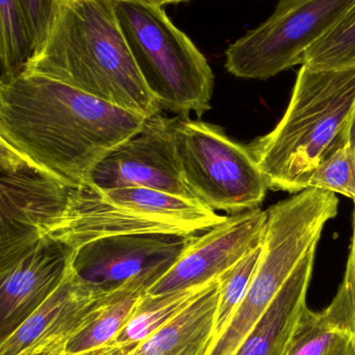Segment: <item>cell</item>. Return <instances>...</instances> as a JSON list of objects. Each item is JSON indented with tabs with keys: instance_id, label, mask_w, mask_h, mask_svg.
I'll list each match as a JSON object with an SVG mask.
<instances>
[{
	"instance_id": "obj_23",
	"label": "cell",
	"mask_w": 355,
	"mask_h": 355,
	"mask_svg": "<svg viewBox=\"0 0 355 355\" xmlns=\"http://www.w3.org/2000/svg\"><path fill=\"white\" fill-rule=\"evenodd\" d=\"M331 318L349 331L355 338V200L354 232L350 243L349 257L343 283L329 308L325 309Z\"/></svg>"
},
{
	"instance_id": "obj_7",
	"label": "cell",
	"mask_w": 355,
	"mask_h": 355,
	"mask_svg": "<svg viewBox=\"0 0 355 355\" xmlns=\"http://www.w3.org/2000/svg\"><path fill=\"white\" fill-rule=\"evenodd\" d=\"M174 135L181 172L196 200L231 215L260 208L269 188L248 147L220 127L179 116Z\"/></svg>"
},
{
	"instance_id": "obj_4",
	"label": "cell",
	"mask_w": 355,
	"mask_h": 355,
	"mask_svg": "<svg viewBox=\"0 0 355 355\" xmlns=\"http://www.w3.org/2000/svg\"><path fill=\"white\" fill-rule=\"evenodd\" d=\"M226 218L197 200L144 187L85 183L71 188L64 214L47 236L76 250L110 236L199 235Z\"/></svg>"
},
{
	"instance_id": "obj_18",
	"label": "cell",
	"mask_w": 355,
	"mask_h": 355,
	"mask_svg": "<svg viewBox=\"0 0 355 355\" xmlns=\"http://www.w3.org/2000/svg\"><path fill=\"white\" fill-rule=\"evenodd\" d=\"M35 45L20 0H0V85L24 74Z\"/></svg>"
},
{
	"instance_id": "obj_28",
	"label": "cell",
	"mask_w": 355,
	"mask_h": 355,
	"mask_svg": "<svg viewBox=\"0 0 355 355\" xmlns=\"http://www.w3.org/2000/svg\"><path fill=\"white\" fill-rule=\"evenodd\" d=\"M19 355H67L64 352H54V350H42V352H25Z\"/></svg>"
},
{
	"instance_id": "obj_11",
	"label": "cell",
	"mask_w": 355,
	"mask_h": 355,
	"mask_svg": "<svg viewBox=\"0 0 355 355\" xmlns=\"http://www.w3.org/2000/svg\"><path fill=\"white\" fill-rule=\"evenodd\" d=\"M175 122L176 118L162 112L146 119L138 132L96 166L88 183L100 188L144 187L196 200L177 157Z\"/></svg>"
},
{
	"instance_id": "obj_2",
	"label": "cell",
	"mask_w": 355,
	"mask_h": 355,
	"mask_svg": "<svg viewBox=\"0 0 355 355\" xmlns=\"http://www.w3.org/2000/svg\"><path fill=\"white\" fill-rule=\"evenodd\" d=\"M24 74L60 81L145 118L162 112L123 35L114 0H60Z\"/></svg>"
},
{
	"instance_id": "obj_9",
	"label": "cell",
	"mask_w": 355,
	"mask_h": 355,
	"mask_svg": "<svg viewBox=\"0 0 355 355\" xmlns=\"http://www.w3.org/2000/svg\"><path fill=\"white\" fill-rule=\"evenodd\" d=\"M70 189L0 143V267L47 236L64 214Z\"/></svg>"
},
{
	"instance_id": "obj_6",
	"label": "cell",
	"mask_w": 355,
	"mask_h": 355,
	"mask_svg": "<svg viewBox=\"0 0 355 355\" xmlns=\"http://www.w3.org/2000/svg\"><path fill=\"white\" fill-rule=\"evenodd\" d=\"M333 194L308 188L268 209L262 254L251 285L208 355H233L268 310L302 259L317 248L325 225L338 215Z\"/></svg>"
},
{
	"instance_id": "obj_17",
	"label": "cell",
	"mask_w": 355,
	"mask_h": 355,
	"mask_svg": "<svg viewBox=\"0 0 355 355\" xmlns=\"http://www.w3.org/2000/svg\"><path fill=\"white\" fill-rule=\"evenodd\" d=\"M147 293L142 286H129L113 292L95 316L65 347L67 355L91 354L110 343Z\"/></svg>"
},
{
	"instance_id": "obj_1",
	"label": "cell",
	"mask_w": 355,
	"mask_h": 355,
	"mask_svg": "<svg viewBox=\"0 0 355 355\" xmlns=\"http://www.w3.org/2000/svg\"><path fill=\"white\" fill-rule=\"evenodd\" d=\"M146 119L41 75L0 85V143L69 188L88 183Z\"/></svg>"
},
{
	"instance_id": "obj_5",
	"label": "cell",
	"mask_w": 355,
	"mask_h": 355,
	"mask_svg": "<svg viewBox=\"0 0 355 355\" xmlns=\"http://www.w3.org/2000/svg\"><path fill=\"white\" fill-rule=\"evenodd\" d=\"M123 35L160 110L191 119L210 110L215 77L206 56L163 6L114 0Z\"/></svg>"
},
{
	"instance_id": "obj_22",
	"label": "cell",
	"mask_w": 355,
	"mask_h": 355,
	"mask_svg": "<svg viewBox=\"0 0 355 355\" xmlns=\"http://www.w3.org/2000/svg\"><path fill=\"white\" fill-rule=\"evenodd\" d=\"M308 188L327 190L355 200V148L349 144L329 156L310 177Z\"/></svg>"
},
{
	"instance_id": "obj_13",
	"label": "cell",
	"mask_w": 355,
	"mask_h": 355,
	"mask_svg": "<svg viewBox=\"0 0 355 355\" xmlns=\"http://www.w3.org/2000/svg\"><path fill=\"white\" fill-rule=\"evenodd\" d=\"M110 294L88 285L71 266L56 291L1 340L0 355L64 352L68 342L91 321Z\"/></svg>"
},
{
	"instance_id": "obj_19",
	"label": "cell",
	"mask_w": 355,
	"mask_h": 355,
	"mask_svg": "<svg viewBox=\"0 0 355 355\" xmlns=\"http://www.w3.org/2000/svg\"><path fill=\"white\" fill-rule=\"evenodd\" d=\"M354 337L327 310L316 313L306 308L286 355H333Z\"/></svg>"
},
{
	"instance_id": "obj_10",
	"label": "cell",
	"mask_w": 355,
	"mask_h": 355,
	"mask_svg": "<svg viewBox=\"0 0 355 355\" xmlns=\"http://www.w3.org/2000/svg\"><path fill=\"white\" fill-rule=\"evenodd\" d=\"M198 235L141 234L100 238L75 250L72 268L104 293L129 286L148 290L173 266Z\"/></svg>"
},
{
	"instance_id": "obj_20",
	"label": "cell",
	"mask_w": 355,
	"mask_h": 355,
	"mask_svg": "<svg viewBox=\"0 0 355 355\" xmlns=\"http://www.w3.org/2000/svg\"><path fill=\"white\" fill-rule=\"evenodd\" d=\"M302 64L324 70L355 67V4L306 52Z\"/></svg>"
},
{
	"instance_id": "obj_15",
	"label": "cell",
	"mask_w": 355,
	"mask_h": 355,
	"mask_svg": "<svg viewBox=\"0 0 355 355\" xmlns=\"http://www.w3.org/2000/svg\"><path fill=\"white\" fill-rule=\"evenodd\" d=\"M316 248L311 250L286 282L268 310L233 355H286L306 306Z\"/></svg>"
},
{
	"instance_id": "obj_8",
	"label": "cell",
	"mask_w": 355,
	"mask_h": 355,
	"mask_svg": "<svg viewBox=\"0 0 355 355\" xmlns=\"http://www.w3.org/2000/svg\"><path fill=\"white\" fill-rule=\"evenodd\" d=\"M354 4L355 0H281L266 21L229 46L225 68L240 78L266 80L302 64L306 52Z\"/></svg>"
},
{
	"instance_id": "obj_3",
	"label": "cell",
	"mask_w": 355,
	"mask_h": 355,
	"mask_svg": "<svg viewBox=\"0 0 355 355\" xmlns=\"http://www.w3.org/2000/svg\"><path fill=\"white\" fill-rule=\"evenodd\" d=\"M355 107V67L302 64L289 106L271 132L247 146L269 189L299 193L317 166L348 144Z\"/></svg>"
},
{
	"instance_id": "obj_27",
	"label": "cell",
	"mask_w": 355,
	"mask_h": 355,
	"mask_svg": "<svg viewBox=\"0 0 355 355\" xmlns=\"http://www.w3.org/2000/svg\"><path fill=\"white\" fill-rule=\"evenodd\" d=\"M348 144L355 148V107L350 122L349 131H348Z\"/></svg>"
},
{
	"instance_id": "obj_21",
	"label": "cell",
	"mask_w": 355,
	"mask_h": 355,
	"mask_svg": "<svg viewBox=\"0 0 355 355\" xmlns=\"http://www.w3.org/2000/svg\"><path fill=\"white\" fill-rule=\"evenodd\" d=\"M261 254L262 244L219 277L220 296L215 323L214 344L224 333L243 302L258 269Z\"/></svg>"
},
{
	"instance_id": "obj_26",
	"label": "cell",
	"mask_w": 355,
	"mask_h": 355,
	"mask_svg": "<svg viewBox=\"0 0 355 355\" xmlns=\"http://www.w3.org/2000/svg\"><path fill=\"white\" fill-rule=\"evenodd\" d=\"M141 1L156 4V6H169V4L183 3V2L190 1V0H141Z\"/></svg>"
},
{
	"instance_id": "obj_16",
	"label": "cell",
	"mask_w": 355,
	"mask_h": 355,
	"mask_svg": "<svg viewBox=\"0 0 355 355\" xmlns=\"http://www.w3.org/2000/svg\"><path fill=\"white\" fill-rule=\"evenodd\" d=\"M220 283L213 281L183 312L129 355H208L214 344Z\"/></svg>"
},
{
	"instance_id": "obj_25",
	"label": "cell",
	"mask_w": 355,
	"mask_h": 355,
	"mask_svg": "<svg viewBox=\"0 0 355 355\" xmlns=\"http://www.w3.org/2000/svg\"><path fill=\"white\" fill-rule=\"evenodd\" d=\"M333 355H355V338H352L347 343L344 344Z\"/></svg>"
},
{
	"instance_id": "obj_24",
	"label": "cell",
	"mask_w": 355,
	"mask_h": 355,
	"mask_svg": "<svg viewBox=\"0 0 355 355\" xmlns=\"http://www.w3.org/2000/svg\"><path fill=\"white\" fill-rule=\"evenodd\" d=\"M20 1L33 33L35 52H37L47 37L52 21L58 12L60 0H20Z\"/></svg>"
},
{
	"instance_id": "obj_14",
	"label": "cell",
	"mask_w": 355,
	"mask_h": 355,
	"mask_svg": "<svg viewBox=\"0 0 355 355\" xmlns=\"http://www.w3.org/2000/svg\"><path fill=\"white\" fill-rule=\"evenodd\" d=\"M75 250L45 236L22 256L0 267V340L24 322L62 284Z\"/></svg>"
},
{
	"instance_id": "obj_12",
	"label": "cell",
	"mask_w": 355,
	"mask_h": 355,
	"mask_svg": "<svg viewBox=\"0 0 355 355\" xmlns=\"http://www.w3.org/2000/svg\"><path fill=\"white\" fill-rule=\"evenodd\" d=\"M268 211L261 208L227 216L202 235L150 288L147 295H162L201 287L235 266L264 239Z\"/></svg>"
}]
</instances>
